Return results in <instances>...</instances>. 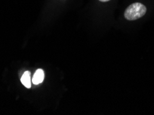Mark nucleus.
Returning <instances> with one entry per match:
<instances>
[{"mask_svg":"<svg viewBox=\"0 0 154 115\" xmlns=\"http://www.w3.org/2000/svg\"><path fill=\"white\" fill-rule=\"evenodd\" d=\"M146 13V6L141 3H133L126 9L124 17L129 21H133L143 17Z\"/></svg>","mask_w":154,"mask_h":115,"instance_id":"obj_1","label":"nucleus"},{"mask_svg":"<svg viewBox=\"0 0 154 115\" xmlns=\"http://www.w3.org/2000/svg\"><path fill=\"white\" fill-rule=\"evenodd\" d=\"M45 79V73L43 70L38 69L35 71L34 75L33 76L32 81L31 82L34 85H38L41 83Z\"/></svg>","mask_w":154,"mask_h":115,"instance_id":"obj_2","label":"nucleus"},{"mask_svg":"<svg viewBox=\"0 0 154 115\" xmlns=\"http://www.w3.org/2000/svg\"><path fill=\"white\" fill-rule=\"evenodd\" d=\"M21 82L26 88H30L31 87V73L29 71H26L23 74L21 77Z\"/></svg>","mask_w":154,"mask_h":115,"instance_id":"obj_3","label":"nucleus"},{"mask_svg":"<svg viewBox=\"0 0 154 115\" xmlns=\"http://www.w3.org/2000/svg\"><path fill=\"white\" fill-rule=\"evenodd\" d=\"M100 1H102V2H106V1H110V0H99Z\"/></svg>","mask_w":154,"mask_h":115,"instance_id":"obj_4","label":"nucleus"}]
</instances>
